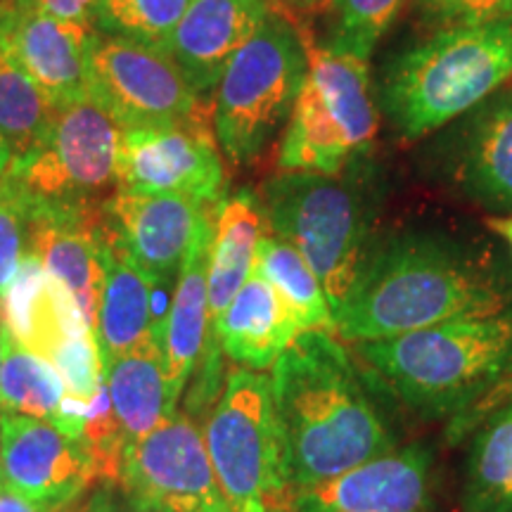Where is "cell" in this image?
Here are the masks:
<instances>
[{
    "instance_id": "obj_1",
    "label": "cell",
    "mask_w": 512,
    "mask_h": 512,
    "mask_svg": "<svg viewBox=\"0 0 512 512\" xmlns=\"http://www.w3.org/2000/svg\"><path fill=\"white\" fill-rule=\"evenodd\" d=\"M510 299L508 280L484 256L441 235L399 233L366 249L332 318L335 335L347 342H375L496 316Z\"/></svg>"
},
{
    "instance_id": "obj_2",
    "label": "cell",
    "mask_w": 512,
    "mask_h": 512,
    "mask_svg": "<svg viewBox=\"0 0 512 512\" xmlns=\"http://www.w3.org/2000/svg\"><path fill=\"white\" fill-rule=\"evenodd\" d=\"M271 394L290 494L399 446L335 332H299L271 368Z\"/></svg>"
},
{
    "instance_id": "obj_3",
    "label": "cell",
    "mask_w": 512,
    "mask_h": 512,
    "mask_svg": "<svg viewBox=\"0 0 512 512\" xmlns=\"http://www.w3.org/2000/svg\"><path fill=\"white\" fill-rule=\"evenodd\" d=\"M358 358L422 420H453L512 373V309L356 342Z\"/></svg>"
},
{
    "instance_id": "obj_4",
    "label": "cell",
    "mask_w": 512,
    "mask_h": 512,
    "mask_svg": "<svg viewBox=\"0 0 512 512\" xmlns=\"http://www.w3.org/2000/svg\"><path fill=\"white\" fill-rule=\"evenodd\" d=\"M512 79V17L448 27L389 64L382 107L396 131L418 140Z\"/></svg>"
},
{
    "instance_id": "obj_5",
    "label": "cell",
    "mask_w": 512,
    "mask_h": 512,
    "mask_svg": "<svg viewBox=\"0 0 512 512\" xmlns=\"http://www.w3.org/2000/svg\"><path fill=\"white\" fill-rule=\"evenodd\" d=\"M306 72L302 34L283 17L268 15L216 86L214 136L230 162L240 166L264 155L290 119Z\"/></svg>"
},
{
    "instance_id": "obj_6",
    "label": "cell",
    "mask_w": 512,
    "mask_h": 512,
    "mask_svg": "<svg viewBox=\"0 0 512 512\" xmlns=\"http://www.w3.org/2000/svg\"><path fill=\"white\" fill-rule=\"evenodd\" d=\"M261 204L268 230L304 256L335 316L368 249L370 223L361 190L337 176L280 174L264 185Z\"/></svg>"
},
{
    "instance_id": "obj_7",
    "label": "cell",
    "mask_w": 512,
    "mask_h": 512,
    "mask_svg": "<svg viewBox=\"0 0 512 512\" xmlns=\"http://www.w3.org/2000/svg\"><path fill=\"white\" fill-rule=\"evenodd\" d=\"M204 444L235 512L287 508L290 482L271 377L247 368L230 370L204 425Z\"/></svg>"
},
{
    "instance_id": "obj_8",
    "label": "cell",
    "mask_w": 512,
    "mask_h": 512,
    "mask_svg": "<svg viewBox=\"0 0 512 512\" xmlns=\"http://www.w3.org/2000/svg\"><path fill=\"white\" fill-rule=\"evenodd\" d=\"M121 126L93 98L69 102L5 176L29 202L98 209L117 192Z\"/></svg>"
},
{
    "instance_id": "obj_9",
    "label": "cell",
    "mask_w": 512,
    "mask_h": 512,
    "mask_svg": "<svg viewBox=\"0 0 512 512\" xmlns=\"http://www.w3.org/2000/svg\"><path fill=\"white\" fill-rule=\"evenodd\" d=\"M88 88L121 131L204 117L200 93L166 50L98 29L88 36Z\"/></svg>"
},
{
    "instance_id": "obj_10",
    "label": "cell",
    "mask_w": 512,
    "mask_h": 512,
    "mask_svg": "<svg viewBox=\"0 0 512 512\" xmlns=\"http://www.w3.org/2000/svg\"><path fill=\"white\" fill-rule=\"evenodd\" d=\"M117 489L128 503L162 512H235L204 434L188 413L178 411L126 448Z\"/></svg>"
},
{
    "instance_id": "obj_11",
    "label": "cell",
    "mask_w": 512,
    "mask_h": 512,
    "mask_svg": "<svg viewBox=\"0 0 512 512\" xmlns=\"http://www.w3.org/2000/svg\"><path fill=\"white\" fill-rule=\"evenodd\" d=\"M117 190L183 195L216 207L223 200L226 166L207 117L176 124L124 128L119 140Z\"/></svg>"
},
{
    "instance_id": "obj_12",
    "label": "cell",
    "mask_w": 512,
    "mask_h": 512,
    "mask_svg": "<svg viewBox=\"0 0 512 512\" xmlns=\"http://www.w3.org/2000/svg\"><path fill=\"white\" fill-rule=\"evenodd\" d=\"M3 420V486L31 503L67 508L95 486L81 437L55 422L0 413Z\"/></svg>"
},
{
    "instance_id": "obj_13",
    "label": "cell",
    "mask_w": 512,
    "mask_h": 512,
    "mask_svg": "<svg viewBox=\"0 0 512 512\" xmlns=\"http://www.w3.org/2000/svg\"><path fill=\"white\" fill-rule=\"evenodd\" d=\"M91 31L93 27L55 17L38 0H0V46L57 107L91 98Z\"/></svg>"
},
{
    "instance_id": "obj_14",
    "label": "cell",
    "mask_w": 512,
    "mask_h": 512,
    "mask_svg": "<svg viewBox=\"0 0 512 512\" xmlns=\"http://www.w3.org/2000/svg\"><path fill=\"white\" fill-rule=\"evenodd\" d=\"M432 448L420 441L290 494L292 512H427Z\"/></svg>"
},
{
    "instance_id": "obj_15",
    "label": "cell",
    "mask_w": 512,
    "mask_h": 512,
    "mask_svg": "<svg viewBox=\"0 0 512 512\" xmlns=\"http://www.w3.org/2000/svg\"><path fill=\"white\" fill-rule=\"evenodd\" d=\"M211 207L183 195H140L117 190L102 204L107 238L136 264L166 283L178 278L197 226Z\"/></svg>"
},
{
    "instance_id": "obj_16",
    "label": "cell",
    "mask_w": 512,
    "mask_h": 512,
    "mask_svg": "<svg viewBox=\"0 0 512 512\" xmlns=\"http://www.w3.org/2000/svg\"><path fill=\"white\" fill-rule=\"evenodd\" d=\"M105 247L102 207H53L29 202L27 254L36 256L48 273L72 290L93 330L98 328L105 285Z\"/></svg>"
},
{
    "instance_id": "obj_17",
    "label": "cell",
    "mask_w": 512,
    "mask_h": 512,
    "mask_svg": "<svg viewBox=\"0 0 512 512\" xmlns=\"http://www.w3.org/2000/svg\"><path fill=\"white\" fill-rule=\"evenodd\" d=\"M268 15L266 0H192L166 53L197 93H211Z\"/></svg>"
},
{
    "instance_id": "obj_18",
    "label": "cell",
    "mask_w": 512,
    "mask_h": 512,
    "mask_svg": "<svg viewBox=\"0 0 512 512\" xmlns=\"http://www.w3.org/2000/svg\"><path fill=\"white\" fill-rule=\"evenodd\" d=\"M216 207H211L197 226L195 238H192L181 271H178L174 297H171V306L162 325L166 380H169V396L174 408L211 344L209 254Z\"/></svg>"
},
{
    "instance_id": "obj_19",
    "label": "cell",
    "mask_w": 512,
    "mask_h": 512,
    "mask_svg": "<svg viewBox=\"0 0 512 512\" xmlns=\"http://www.w3.org/2000/svg\"><path fill=\"white\" fill-rule=\"evenodd\" d=\"M0 316L19 347L50 363L69 342L95 332L72 290L31 254H24L15 283L0 299Z\"/></svg>"
},
{
    "instance_id": "obj_20",
    "label": "cell",
    "mask_w": 512,
    "mask_h": 512,
    "mask_svg": "<svg viewBox=\"0 0 512 512\" xmlns=\"http://www.w3.org/2000/svg\"><path fill=\"white\" fill-rule=\"evenodd\" d=\"M299 332L278 292L252 273L221 316L204 356H219L223 351L238 368L264 373L275 366Z\"/></svg>"
},
{
    "instance_id": "obj_21",
    "label": "cell",
    "mask_w": 512,
    "mask_h": 512,
    "mask_svg": "<svg viewBox=\"0 0 512 512\" xmlns=\"http://www.w3.org/2000/svg\"><path fill=\"white\" fill-rule=\"evenodd\" d=\"M157 285L162 283L145 273L117 242L107 238L105 285L95 328L102 361L150 342L162 344V320L157 316L155 297Z\"/></svg>"
},
{
    "instance_id": "obj_22",
    "label": "cell",
    "mask_w": 512,
    "mask_h": 512,
    "mask_svg": "<svg viewBox=\"0 0 512 512\" xmlns=\"http://www.w3.org/2000/svg\"><path fill=\"white\" fill-rule=\"evenodd\" d=\"M266 228L264 204L252 190H240L235 195L223 197L216 207L209 254L211 335L235 294L254 273L256 247L266 235Z\"/></svg>"
},
{
    "instance_id": "obj_23",
    "label": "cell",
    "mask_w": 512,
    "mask_h": 512,
    "mask_svg": "<svg viewBox=\"0 0 512 512\" xmlns=\"http://www.w3.org/2000/svg\"><path fill=\"white\" fill-rule=\"evenodd\" d=\"M102 366L114 415L128 446L147 437L176 411L171 406L164 351L159 342L107 358Z\"/></svg>"
},
{
    "instance_id": "obj_24",
    "label": "cell",
    "mask_w": 512,
    "mask_h": 512,
    "mask_svg": "<svg viewBox=\"0 0 512 512\" xmlns=\"http://www.w3.org/2000/svg\"><path fill=\"white\" fill-rule=\"evenodd\" d=\"M302 41L306 60H309V79L316 83L325 105L335 114L351 150L361 155L373 145L377 133V110L373 91H370L368 60L316 46L309 34H302Z\"/></svg>"
},
{
    "instance_id": "obj_25",
    "label": "cell",
    "mask_w": 512,
    "mask_h": 512,
    "mask_svg": "<svg viewBox=\"0 0 512 512\" xmlns=\"http://www.w3.org/2000/svg\"><path fill=\"white\" fill-rule=\"evenodd\" d=\"M354 157L342 126L306 72L280 143L278 169L283 174L337 176Z\"/></svg>"
},
{
    "instance_id": "obj_26",
    "label": "cell",
    "mask_w": 512,
    "mask_h": 512,
    "mask_svg": "<svg viewBox=\"0 0 512 512\" xmlns=\"http://www.w3.org/2000/svg\"><path fill=\"white\" fill-rule=\"evenodd\" d=\"M458 181L472 200L512 214V95L479 117L460 157Z\"/></svg>"
},
{
    "instance_id": "obj_27",
    "label": "cell",
    "mask_w": 512,
    "mask_h": 512,
    "mask_svg": "<svg viewBox=\"0 0 512 512\" xmlns=\"http://www.w3.org/2000/svg\"><path fill=\"white\" fill-rule=\"evenodd\" d=\"M460 503L465 512H512V401L472 430Z\"/></svg>"
},
{
    "instance_id": "obj_28",
    "label": "cell",
    "mask_w": 512,
    "mask_h": 512,
    "mask_svg": "<svg viewBox=\"0 0 512 512\" xmlns=\"http://www.w3.org/2000/svg\"><path fill=\"white\" fill-rule=\"evenodd\" d=\"M254 273L278 292L299 330L335 332V318L323 285L290 242L266 233L256 247Z\"/></svg>"
},
{
    "instance_id": "obj_29",
    "label": "cell",
    "mask_w": 512,
    "mask_h": 512,
    "mask_svg": "<svg viewBox=\"0 0 512 512\" xmlns=\"http://www.w3.org/2000/svg\"><path fill=\"white\" fill-rule=\"evenodd\" d=\"M64 399V382L53 363L19 347L8 332L0 370V411L62 425Z\"/></svg>"
},
{
    "instance_id": "obj_30",
    "label": "cell",
    "mask_w": 512,
    "mask_h": 512,
    "mask_svg": "<svg viewBox=\"0 0 512 512\" xmlns=\"http://www.w3.org/2000/svg\"><path fill=\"white\" fill-rule=\"evenodd\" d=\"M60 107L0 46V133L22 157L41 143Z\"/></svg>"
},
{
    "instance_id": "obj_31",
    "label": "cell",
    "mask_w": 512,
    "mask_h": 512,
    "mask_svg": "<svg viewBox=\"0 0 512 512\" xmlns=\"http://www.w3.org/2000/svg\"><path fill=\"white\" fill-rule=\"evenodd\" d=\"M190 3L192 0H98L93 29L166 50Z\"/></svg>"
},
{
    "instance_id": "obj_32",
    "label": "cell",
    "mask_w": 512,
    "mask_h": 512,
    "mask_svg": "<svg viewBox=\"0 0 512 512\" xmlns=\"http://www.w3.org/2000/svg\"><path fill=\"white\" fill-rule=\"evenodd\" d=\"M401 5L403 0H330V36L323 46L368 60Z\"/></svg>"
},
{
    "instance_id": "obj_33",
    "label": "cell",
    "mask_w": 512,
    "mask_h": 512,
    "mask_svg": "<svg viewBox=\"0 0 512 512\" xmlns=\"http://www.w3.org/2000/svg\"><path fill=\"white\" fill-rule=\"evenodd\" d=\"M81 441L83 446H86L88 460H91L95 486L102 484L117 489L121 463H124V453L128 444L117 415H114L105 380H102L93 403L88 406L86 420H83Z\"/></svg>"
},
{
    "instance_id": "obj_34",
    "label": "cell",
    "mask_w": 512,
    "mask_h": 512,
    "mask_svg": "<svg viewBox=\"0 0 512 512\" xmlns=\"http://www.w3.org/2000/svg\"><path fill=\"white\" fill-rule=\"evenodd\" d=\"M27 223V197L8 176H3L0 178V299L15 283L27 254Z\"/></svg>"
},
{
    "instance_id": "obj_35",
    "label": "cell",
    "mask_w": 512,
    "mask_h": 512,
    "mask_svg": "<svg viewBox=\"0 0 512 512\" xmlns=\"http://www.w3.org/2000/svg\"><path fill=\"white\" fill-rule=\"evenodd\" d=\"M413 5L441 29L512 17V0H413Z\"/></svg>"
},
{
    "instance_id": "obj_36",
    "label": "cell",
    "mask_w": 512,
    "mask_h": 512,
    "mask_svg": "<svg viewBox=\"0 0 512 512\" xmlns=\"http://www.w3.org/2000/svg\"><path fill=\"white\" fill-rule=\"evenodd\" d=\"M510 401H512V373L505 377V380L498 382L491 392H486L475 406L467 408V411L460 413L458 418L448 420V427H446L448 444H460V441L470 437L472 430H475L479 422L489 418L496 408H501L503 403H510Z\"/></svg>"
},
{
    "instance_id": "obj_37",
    "label": "cell",
    "mask_w": 512,
    "mask_h": 512,
    "mask_svg": "<svg viewBox=\"0 0 512 512\" xmlns=\"http://www.w3.org/2000/svg\"><path fill=\"white\" fill-rule=\"evenodd\" d=\"M55 17L67 19V22L93 27V10L98 0H38Z\"/></svg>"
},
{
    "instance_id": "obj_38",
    "label": "cell",
    "mask_w": 512,
    "mask_h": 512,
    "mask_svg": "<svg viewBox=\"0 0 512 512\" xmlns=\"http://www.w3.org/2000/svg\"><path fill=\"white\" fill-rule=\"evenodd\" d=\"M76 512H119V501L114 494V486L98 484L93 491H88L76 505Z\"/></svg>"
},
{
    "instance_id": "obj_39",
    "label": "cell",
    "mask_w": 512,
    "mask_h": 512,
    "mask_svg": "<svg viewBox=\"0 0 512 512\" xmlns=\"http://www.w3.org/2000/svg\"><path fill=\"white\" fill-rule=\"evenodd\" d=\"M79 503L67 505V508H48V505L31 503L27 498L17 496L15 491L0 486V512H76V505Z\"/></svg>"
},
{
    "instance_id": "obj_40",
    "label": "cell",
    "mask_w": 512,
    "mask_h": 512,
    "mask_svg": "<svg viewBox=\"0 0 512 512\" xmlns=\"http://www.w3.org/2000/svg\"><path fill=\"white\" fill-rule=\"evenodd\" d=\"M12 159H15V155H12V147H10L8 140H5L3 133H0V178H3L10 171Z\"/></svg>"
},
{
    "instance_id": "obj_41",
    "label": "cell",
    "mask_w": 512,
    "mask_h": 512,
    "mask_svg": "<svg viewBox=\"0 0 512 512\" xmlns=\"http://www.w3.org/2000/svg\"><path fill=\"white\" fill-rule=\"evenodd\" d=\"M491 228H494L496 233H501L512 249V216L510 219H494L491 221Z\"/></svg>"
},
{
    "instance_id": "obj_42",
    "label": "cell",
    "mask_w": 512,
    "mask_h": 512,
    "mask_svg": "<svg viewBox=\"0 0 512 512\" xmlns=\"http://www.w3.org/2000/svg\"><path fill=\"white\" fill-rule=\"evenodd\" d=\"M5 337H8V330H5L3 316H0V370H3V358H5Z\"/></svg>"
},
{
    "instance_id": "obj_43",
    "label": "cell",
    "mask_w": 512,
    "mask_h": 512,
    "mask_svg": "<svg viewBox=\"0 0 512 512\" xmlns=\"http://www.w3.org/2000/svg\"><path fill=\"white\" fill-rule=\"evenodd\" d=\"M119 512H162V510H155V508H145V505H136V503H128L124 508H119Z\"/></svg>"
},
{
    "instance_id": "obj_44",
    "label": "cell",
    "mask_w": 512,
    "mask_h": 512,
    "mask_svg": "<svg viewBox=\"0 0 512 512\" xmlns=\"http://www.w3.org/2000/svg\"><path fill=\"white\" fill-rule=\"evenodd\" d=\"M0 486H3V420H0Z\"/></svg>"
},
{
    "instance_id": "obj_45",
    "label": "cell",
    "mask_w": 512,
    "mask_h": 512,
    "mask_svg": "<svg viewBox=\"0 0 512 512\" xmlns=\"http://www.w3.org/2000/svg\"><path fill=\"white\" fill-rule=\"evenodd\" d=\"M297 5H302V8H318V5H323L325 0H294Z\"/></svg>"
},
{
    "instance_id": "obj_46",
    "label": "cell",
    "mask_w": 512,
    "mask_h": 512,
    "mask_svg": "<svg viewBox=\"0 0 512 512\" xmlns=\"http://www.w3.org/2000/svg\"><path fill=\"white\" fill-rule=\"evenodd\" d=\"M273 512H292L290 508H283V510H273Z\"/></svg>"
}]
</instances>
